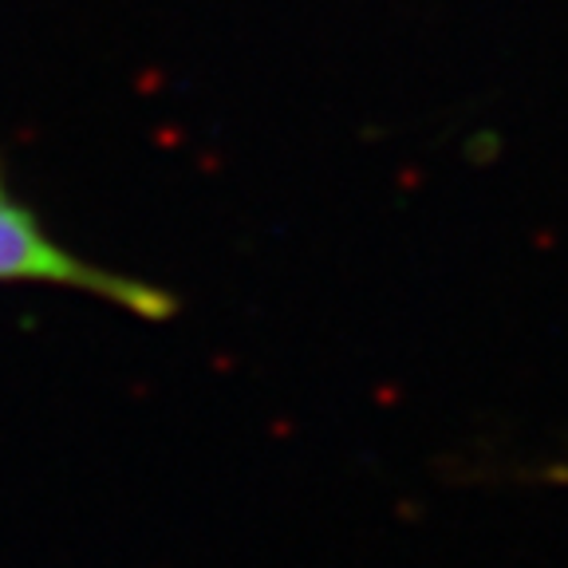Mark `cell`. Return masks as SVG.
<instances>
[{
    "label": "cell",
    "instance_id": "cell-1",
    "mask_svg": "<svg viewBox=\"0 0 568 568\" xmlns=\"http://www.w3.org/2000/svg\"><path fill=\"white\" fill-rule=\"evenodd\" d=\"M0 284H44L63 293H83L119 304L142 320H166L174 312V296L162 293L159 284L103 268L80 257L75 248L60 245L36 217V210H28L12 194L4 170H0Z\"/></svg>",
    "mask_w": 568,
    "mask_h": 568
}]
</instances>
